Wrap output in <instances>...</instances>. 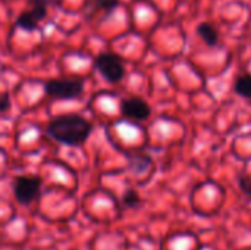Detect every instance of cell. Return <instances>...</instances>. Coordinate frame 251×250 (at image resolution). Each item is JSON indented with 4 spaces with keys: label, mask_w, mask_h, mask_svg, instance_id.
Listing matches in <instances>:
<instances>
[{
    "label": "cell",
    "mask_w": 251,
    "mask_h": 250,
    "mask_svg": "<svg viewBox=\"0 0 251 250\" xmlns=\"http://www.w3.org/2000/svg\"><path fill=\"white\" fill-rule=\"evenodd\" d=\"M49 3L50 0H32V9H29V12L38 24L47 16Z\"/></svg>",
    "instance_id": "cell-10"
},
{
    "label": "cell",
    "mask_w": 251,
    "mask_h": 250,
    "mask_svg": "<svg viewBox=\"0 0 251 250\" xmlns=\"http://www.w3.org/2000/svg\"><path fill=\"white\" fill-rule=\"evenodd\" d=\"M10 109V97L7 91L0 93V112H7Z\"/></svg>",
    "instance_id": "cell-14"
},
{
    "label": "cell",
    "mask_w": 251,
    "mask_h": 250,
    "mask_svg": "<svg viewBox=\"0 0 251 250\" xmlns=\"http://www.w3.org/2000/svg\"><path fill=\"white\" fill-rule=\"evenodd\" d=\"M238 186H240L241 193L251 200V177L250 175H246V174L240 175V177H238Z\"/></svg>",
    "instance_id": "cell-13"
},
{
    "label": "cell",
    "mask_w": 251,
    "mask_h": 250,
    "mask_svg": "<svg viewBox=\"0 0 251 250\" xmlns=\"http://www.w3.org/2000/svg\"><path fill=\"white\" fill-rule=\"evenodd\" d=\"M43 189V180L35 175H19L13 180V196L19 205L29 206L38 200Z\"/></svg>",
    "instance_id": "cell-4"
},
{
    "label": "cell",
    "mask_w": 251,
    "mask_h": 250,
    "mask_svg": "<svg viewBox=\"0 0 251 250\" xmlns=\"http://www.w3.org/2000/svg\"><path fill=\"white\" fill-rule=\"evenodd\" d=\"M122 203H124V206H126L129 209H134V208H138L140 206L141 197H140L138 192H135L134 189H128L122 194Z\"/></svg>",
    "instance_id": "cell-11"
},
{
    "label": "cell",
    "mask_w": 251,
    "mask_h": 250,
    "mask_svg": "<svg viewBox=\"0 0 251 250\" xmlns=\"http://www.w3.org/2000/svg\"><path fill=\"white\" fill-rule=\"evenodd\" d=\"M151 164V159L146 155H131L129 156V169L134 174H143Z\"/></svg>",
    "instance_id": "cell-9"
},
{
    "label": "cell",
    "mask_w": 251,
    "mask_h": 250,
    "mask_svg": "<svg viewBox=\"0 0 251 250\" xmlns=\"http://www.w3.org/2000/svg\"><path fill=\"white\" fill-rule=\"evenodd\" d=\"M44 94L57 100H75L84 93V81L76 78H53L44 83Z\"/></svg>",
    "instance_id": "cell-2"
},
{
    "label": "cell",
    "mask_w": 251,
    "mask_h": 250,
    "mask_svg": "<svg viewBox=\"0 0 251 250\" xmlns=\"http://www.w3.org/2000/svg\"><path fill=\"white\" fill-rule=\"evenodd\" d=\"M197 35L203 40V43L209 47H215L219 43V31L209 22H201L197 27Z\"/></svg>",
    "instance_id": "cell-6"
},
{
    "label": "cell",
    "mask_w": 251,
    "mask_h": 250,
    "mask_svg": "<svg viewBox=\"0 0 251 250\" xmlns=\"http://www.w3.org/2000/svg\"><path fill=\"white\" fill-rule=\"evenodd\" d=\"M15 25L24 31H28V32H32V31H37L40 28V24L34 19V16L31 15L29 10H22L18 16H16V21H15Z\"/></svg>",
    "instance_id": "cell-7"
},
{
    "label": "cell",
    "mask_w": 251,
    "mask_h": 250,
    "mask_svg": "<svg viewBox=\"0 0 251 250\" xmlns=\"http://www.w3.org/2000/svg\"><path fill=\"white\" fill-rule=\"evenodd\" d=\"M121 112L128 119L146 121L151 115V108L141 97H128L121 102Z\"/></svg>",
    "instance_id": "cell-5"
},
{
    "label": "cell",
    "mask_w": 251,
    "mask_h": 250,
    "mask_svg": "<svg viewBox=\"0 0 251 250\" xmlns=\"http://www.w3.org/2000/svg\"><path fill=\"white\" fill-rule=\"evenodd\" d=\"M119 3H121L119 0H94L96 7L106 12V15H110L112 12H115Z\"/></svg>",
    "instance_id": "cell-12"
},
{
    "label": "cell",
    "mask_w": 251,
    "mask_h": 250,
    "mask_svg": "<svg viewBox=\"0 0 251 250\" xmlns=\"http://www.w3.org/2000/svg\"><path fill=\"white\" fill-rule=\"evenodd\" d=\"M234 90L238 96L244 97V99H250L251 100V75L250 74H243L235 80L234 84Z\"/></svg>",
    "instance_id": "cell-8"
},
{
    "label": "cell",
    "mask_w": 251,
    "mask_h": 250,
    "mask_svg": "<svg viewBox=\"0 0 251 250\" xmlns=\"http://www.w3.org/2000/svg\"><path fill=\"white\" fill-rule=\"evenodd\" d=\"M94 68L109 84H118L125 77V66L122 59L112 52H103L97 55L94 59Z\"/></svg>",
    "instance_id": "cell-3"
},
{
    "label": "cell",
    "mask_w": 251,
    "mask_h": 250,
    "mask_svg": "<svg viewBox=\"0 0 251 250\" xmlns=\"http://www.w3.org/2000/svg\"><path fill=\"white\" fill-rule=\"evenodd\" d=\"M49 137L54 141L71 146V147H81L90 139L93 133V124L78 113H63L53 116L46 128Z\"/></svg>",
    "instance_id": "cell-1"
}]
</instances>
